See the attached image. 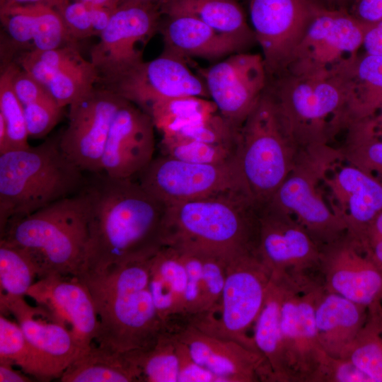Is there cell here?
<instances>
[{
  "label": "cell",
  "mask_w": 382,
  "mask_h": 382,
  "mask_svg": "<svg viewBox=\"0 0 382 382\" xmlns=\"http://www.w3.org/2000/svg\"><path fill=\"white\" fill-rule=\"evenodd\" d=\"M320 0H249L251 27L268 78L286 71L319 10Z\"/></svg>",
  "instance_id": "obj_13"
},
{
  "label": "cell",
  "mask_w": 382,
  "mask_h": 382,
  "mask_svg": "<svg viewBox=\"0 0 382 382\" xmlns=\"http://www.w3.org/2000/svg\"><path fill=\"white\" fill-rule=\"evenodd\" d=\"M127 100L104 86L95 87L71 103L59 146L83 172L103 171L102 158L112 120Z\"/></svg>",
  "instance_id": "obj_15"
},
{
  "label": "cell",
  "mask_w": 382,
  "mask_h": 382,
  "mask_svg": "<svg viewBox=\"0 0 382 382\" xmlns=\"http://www.w3.org/2000/svg\"><path fill=\"white\" fill-rule=\"evenodd\" d=\"M124 355L137 382H178V358L175 340L170 332L163 333L148 349Z\"/></svg>",
  "instance_id": "obj_36"
},
{
  "label": "cell",
  "mask_w": 382,
  "mask_h": 382,
  "mask_svg": "<svg viewBox=\"0 0 382 382\" xmlns=\"http://www.w3.org/2000/svg\"><path fill=\"white\" fill-rule=\"evenodd\" d=\"M88 199V239L76 275L151 257L162 246L166 205L132 178L96 176Z\"/></svg>",
  "instance_id": "obj_1"
},
{
  "label": "cell",
  "mask_w": 382,
  "mask_h": 382,
  "mask_svg": "<svg viewBox=\"0 0 382 382\" xmlns=\"http://www.w3.org/2000/svg\"><path fill=\"white\" fill-rule=\"evenodd\" d=\"M347 10L357 19L366 23L382 21V0H353Z\"/></svg>",
  "instance_id": "obj_50"
},
{
  "label": "cell",
  "mask_w": 382,
  "mask_h": 382,
  "mask_svg": "<svg viewBox=\"0 0 382 382\" xmlns=\"http://www.w3.org/2000/svg\"><path fill=\"white\" fill-rule=\"evenodd\" d=\"M362 47L366 53L382 56V21L371 25L365 35Z\"/></svg>",
  "instance_id": "obj_51"
},
{
  "label": "cell",
  "mask_w": 382,
  "mask_h": 382,
  "mask_svg": "<svg viewBox=\"0 0 382 382\" xmlns=\"http://www.w3.org/2000/svg\"><path fill=\"white\" fill-rule=\"evenodd\" d=\"M57 0H1V5L28 4L35 3H47L54 5Z\"/></svg>",
  "instance_id": "obj_55"
},
{
  "label": "cell",
  "mask_w": 382,
  "mask_h": 382,
  "mask_svg": "<svg viewBox=\"0 0 382 382\" xmlns=\"http://www.w3.org/2000/svg\"><path fill=\"white\" fill-rule=\"evenodd\" d=\"M7 152V132L3 117L0 115V155Z\"/></svg>",
  "instance_id": "obj_54"
},
{
  "label": "cell",
  "mask_w": 382,
  "mask_h": 382,
  "mask_svg": "<svg viewBox=\"0 0 382 382\" xmlns=\"http://www.w3.org/2000/svg\"><path fill=\"white\" fill-rule=\"evenodd\" d=\"M280 326L291 382H313L327 354L318 336L315 304L323 288L320 274L281 272Z\"/></svg>",
  "instance_id": "obj_10"
},
{
  "label": "cell",
  "mask_w": 382,
  "mask_h": 382,
  "mask_svg": "<svg viewBox=\"0 0 382 382\" xmlns=\"http://www.w3.org/2000/svg\"><path fill=\"white\" fill-rule=\"evenodd\" d=\"M62 108L49 93L23 106L29 137H45L62 117Z\"/></svg>",
  "instance_id": "obj_46"
},
{
  "label": "cell",
  "mask_w": 382,
  "mask_h": 382,
  "mask_svg": "<svg viewBox=\"0 0 382 382\" xmlns=\"http://www.w3.org/2000/svg\"><path fill=\"white\" fill-rule=\"evenodd\" d=\"M16 63L42 84L62 108L78 100L100 82L96 67L81 55L76 44L26 50Z\"/></svg>",
  "instance_id": "obj_20"
},
{
  "label": "cell",
  "mask_w": 382,
  "mask_h": 382,
  "mask_svg": "<svg viewBox=\"0 0 382 382\" xmlns=\"http://www.w3.org/2000/svg\"><path fill=\"white\" fill-rule=\"evenodd\" d=\"M174 248L181 255L187 274L185 313L188 325L202 312L203 299L202 259L199 253L196 250Z\"/></svg>",
  "instance_id": "obj_44"
},
{
  "label": "cell",
  "mask_w": 382,
  "mask_h": 382,
  "mask_svg": "<svg viewBox=\"0 0 382 382\" xmlns=\"http://www.w3.org/2000/svg\"><path fill=\"white\" fill-rule=\"evenodd\" d=\"M339 161L338 149L330 145L300 151L293 169L266 204L292 215L320 248L347 232L318 187Z\"/></svg>",
  "instance_id": "obj_8"
},
{
  "label": "cell",
  "mask_w": 382,
  "mask_h": 382,
  "mask_svg": "<svg viewBox=\"0 0 382 382\" xmlns=\"http://www.w3.org/2000/svg\"><path fill=\"white\" fill-rule=\"evenodd\" d=\"M299 151L285 134L265 90L238 132L235 159L243 183L260 207L293 169Z\"/></svg>",
  "instance_id": "obj_7"
},
{
  "label": "cell",
  "mask_w": 382,
  "mask_h": 382,
  "mask_svg": "<svg viewBox=\"0 0 382 382\" xmlns=\"http://www.w3.org/2000/svg\"><path fill=\"white\" fill-rule=\"evenodd\" d=\"M163 0H122V4L126 2L144 4H153L160 7L161 2Z\"/></svg>",
  "instance_id": "obj_57"
},
{
  "label": "cell",
  "mask_w": 382,
  "mask_h": 382,
  "mask_svg": "<svg viewBox=\"0 0 382 382\" xmlns=\"http://www.w3.org/2000/svg\"><path fill=\"white\" fill-rule=\"evenodd\" d=\"M26 296L67 330L80 355L91 348L98 331V318L88 288L77 277L52 274L37 279Z\"/></svg>",
  "instance_id": "obj_21"
},
{
  "label": "cell",
  "mask_w": 382,
  "mask_h": 382,
  "mask_svg": "<svg viewBox=\"0 0 382 382\" xmlns=\"http://www.w3.org/2000/svg\"><path fill=\"white\" fill-rule=\"evenodd\" d=\"M160 10L167 16L194 17L250 47L257 43L253 30L237 0H163Z\"/></svg>",
  "instance_id": "obj_32"
},
{
  "label": "cell",
  "mask_w": 382,
  "mask_h": 382,
  "mask_svg": "<svg viewBox=\"0 0 382 382\" xmlns=\"http://www.w3.org/2000/svg\"><path fill=\"white\" fill-rule=\"evenodd\" d=\"M320 1H321L324 4H328L330 2V0H320Z\"/></svg>",
  "instance_id": "obj_59"
},
{
  "label": "cell",
  "mask_w": 382,
  "mask_h": 382,
  "mask_svg": "<svg viewBox=\"0 0 382 382\" xmlns=\"http://www.w3.org/2000/svg\"><path fill=\"white\" fill-rule=\"evenodd\" d=\"M345 358L371 382H382V303L368 308L366 321Z\"/></svg>",
  "instance_id": "obj_38"
},
{
  "label": "cell",
  "mask_w": 382,
  "mask_h": 382,
  "mask_svg": "<svg viewBox=\"0 0 382 382\" xmlns=\"http://www.w3.org/2000/svg\"><path fill=\"white\" fill-rule=\"evenodd\" d=\"M163 155L196 163H219L235 157L236 149L226 145L209 144L173 134L162 135Z\"/></svg>",
  "instance_id": "obj_42"
},
{
  "label": "cell",
  "mask_w": 382,
  "mask_h": 382,
  "mask_svg": "<svg viewBox=\"0 0 382 382\" xmlns=\"http://www.w3.org/2000/svg\"><path fill=\"white\" fill-rule=\"evenodd\" d=\"M256 254L272 272H319V245L292 215L270 204L260 209Z\"/></svg>",
  "instance_id": "obj_18"
},
{
  "label": "cell",
  "mask_w": 382,
  "mask_h": 382,
  "mask_svg": "<svg viewBox=\"0 0 382 382\" xmlns=\"http://www.w3.org/2000/svg\"><path fill=\"white\" fill-rule=\"evenodd\" d=\"M345 90V127L373 117L382 106V56L355 53L332 69Z\"/></svg>",
  "instance_id": "obj_28"
},
{
  "label": "cell",
  "mask_w": 382,
  "mask_h": 382,
  "mask_svg": "<svg viewBox=\"0 0 382 382\" xmlns=\"http://www.w3.org/2000/svg\"><path fill=\"white\" fill-rule=\"evenodd\" d=\"M187 347L193 359L220 382L265 381V360L240 343L185 325L173 333Z\"/></svg>",
  "instance_id": "obj_23"
},
{
  "label": "cell",
  "mask_w": 382,
  "mask_h": 382,
  "mask_svg": "<svg viewBox=\"0 0 382 382\" xmlns=\"http://www.w3.org/2000/svg\"><path fill=\"white\" fill-rule=\"evenodd\" d=\"M272 273L255 253L232 259L218 308L187 325L259 352L249 332L263 306Z\"/></svg>",
  "instance_id": "obj_9"
},
{
  "label": "cell",
  "mask_w": 382,
  "mask_h": 382,
  "mask_svg": "<svg viewBox=\"0 0 382 382\" xmlns=\"http://www.w3.org/2000/svg\"><path fill=\"white\" fill-rule=\"evenodd\" d=\"M1 311L16 319L31 345L59 378L81 352L67 330L44 307L31 306L24 296L0 294Z\"/></svg>",
  "instance_id": "obj_25"
},
{
  "label": "cell",
  "mask_w": 382,
  "mask_h": 382,
  "mask_svg": "<svg viewBox=\"0 0 382 382\" xmlns=\"http://www.w3.org/2000/svg\"><path fill=\"white\" fill-rule=\"evenodd\" d=\"M367 313V307L328 291L323 286L315 304V322L325 352L332 357L345 358Z\"/></svg>",
  "instance_id": "obj_30"
},
{
  "label": "cell",
  "mask_w": 382,
  "mask_h": 382,
  "mask_svg": "<svg viewBox=\"0 0 382 382\" xmlns=\"http://www.w3.org/2000/svg\"><path fill=\"white\" fill-rule=\"evenodd\" d=\"M338 148L341 161L355 166L382 181V137L374 116L351 122Z\"/></svg>",
  "instance_id": "obj_34"
},
{
  "label": "cell",
  "mask_w": 382,
  "mask_h": 382,
  "mask_svg": "<svg viewBox=\"0 0 382 382\" xmlns=\"http://www.w3.org/2000/svg\"><path fill=\"white\" fill-rule=\"evenodd\" d=\"M105 87L146 112L156 103L180 96L209 98L204 80L194 74L183 58L163 51L142 62Z\"/></svg>",
  "instance_id": "obj_17"
},
{
  "label": "cell",
  "mask_w": 382,
  "mask_h": 382,
  "mask_svg": "<svg viewBox=\"0 0 382 382\" xmlns=\"http://www.w3.org/2000/svg\"><path fill=\"white\" fill-rule=\"evenodd\" d=\"M238 132L216 112L174 134L209 144L226 145L236 149Z\"/></svg>",
  "instance_id": "obj_45"
},
{
  "label": "cell",
  "mask_w": 382,
  "mask_h": 382,
  "mask_svg": "<svg viewBox=\"0 0 382 382\" xmlns=\"http://www.w3.org/2000/svg\"><path fill=\"white\" fill-rule=\"evenodd\" d=\"M53 6L60 14L68 35L74 44L85 38L99 36L114 11L76 0H57Z\"/></svg>",
  "instance_id": "obj_40"
},
{
  "label": "cell",
  "mask_w": 382,
  "mask_h": 382,
  "mask_svg": "<svg viewBox=\"0 0 382 382\" xmlns=\"http://www.w3.org/2000/svg\"><path fill=\"white\" fill-rule=\"evenodd\" d=\"M260 209L243 190L168 205L163 245L209 252L228 261L256 254Z\"/></svg>",
  "instance_id": "obj_3"
},
{
  "label": "cell",
  "mask_w": 382,
  "mask_h": 382,
  "mask_svg": "<svg viewBox=\"0 0 382 382\" xmlns=\"http://www.w3.org/2000/svg\"><path fill=\"white\" fill-rule=\"evenodd\" d=\"M138 175L140 185L166 206L231 191L248 193L235 157L219 163H196L163 155Z\"/></svg>",
  "instance_id": "obj_11"
},
{
  "label": "cell",
  "mask_w": 382,
  "mask_h": 382,
  "mask_svg": "<svg viewBox=\"0 0 382 382\" xmlns=\"http://www.w3.org/2000/svg\"><path fill=\"white\" fill-rule=\"evenodd\" d=\"M151 258L75 276L88 288L97 314L92 345L125 354L152 347L168 332L149 288Z\"/></svg>",
  "instance_id": "obj_2"
},
{
  "label": "cell",
  "mask_w": 382,
  "mask_h": 382,
  "mask_svg": "<svg viewBox=\"0 0 382 382\" xmlns=\"http://www.w3.org/2000/svg\"><path fill=\"white\" fill-rule=\"evenodd\" d=\"M200 73L218 112L239 130L267 84L262 54L235 53Z\"/></svg>",
  "instance_id": "obj_16"
},
{
  "label": "cell",
  "mask_w": 382,
  "mask_h": 382,
  "mask_svg": "<svg viewBox=\"0 0 382 382\" xmlns=\"http://www.w3.org/2000/svg\"><path fill=\"white\" fill-rule=\"evenodd\" d=\"M282 291V274L272 272L253 328L255 345L265 360L266 381L291 382L280 326Z\"/></svg>",
  "instance_id": "obj_31"
},
{
  "label": "cell",
  "mask_w": 382,
  "mask_h": 382,
  "mask_svg": "<svg viewBox=\"0 0 382 382\" xmlns=\"http://www.w3.org/2000/svg\"><path fill=\"white\" fill-rule=\"evenodd\" d=\"M372 24L360 21L346 8L323 6L296 50L286 71L299 76L329 73L343 59L358 52Z\"/></svg>",
  "instance_id": "obj_14"
},
{
  "label": "cell",
  "mask_w": 382,
  "mask_h": 382,
  "mask_svg": "<svg viewBox=\"0 0 382 382\" xmlns=\"http://www.w3.org/2000/svg\"><path fill=\"white\" fill-rule=\"evenodd\" d=\"M376 129L380 137H382V106L374 115Z\"/></svg>",
  "instance_id": "obj_56"
},
{
  "label": "cell",
  "mask_w": 382,
  "mask_h": 382,
  "mask_svg": "<svg viewBox=\"0 0 382 382\" xmlns=\"http://www.w3.org/2000/svg\"><path fill=\"white\" fill-rule=\"evenodd\" d=\"M313 382H371V379L346 358L327 354Z\"/></svg>",
  "instance_id": "obj_47"
},
{
  "label": "cell",
  "mask_w": 382,
  "mask_h": 382,
  "mask_svg": "<svg viewBox=\"0 0 382 382\" xmlns=\"http://www.w3.org/2000/svg\"><path fill=\"white\" fill-rule=\"evenodd\" d=\"M355 241L361 249L382 270V212Z\"/></svg>",
  "instance_id": "obj_49"
},
{
  "label": "cell",
  "mask_w": 382,
  "mask_h": 382,
  "mask_svg": "<svg viewBox=\"0 0 382 382\" xmlns=\"http://www.w3.org/2000/svg\"><path fill=\"white\" fill-rule=\"evenodd\" d=\"M186 284V270L179 251L173 246H162L150 260L149 288L168 332L173 333L187 325Z\"/></svg>",
  "instance_id": "obj_29"
},
{
  "label": "cell",
  "mask_w": 382,
  "mask_h": 382,
  "mask_svg": "<svg viewBox=\"0 0 382 382\" xmlns=\"http://www.w3.org/2000/svg\"><path fill=\"white\" fill-rule=\"evenodd\" d=\"M332 169L323 180L333 202L330 205L357 240L382 212V181L348 163Z\"/></svg>",
  "instance_id": "obj_24"
},
{
  "label": "cell",
  "mask_w": 382,
  "mask_h": 382,
  "mask_svg": "<svg viewBox=\"0 0 382 382\" xmlns=\"http://www.w3.org/2000/svg\"><path fill=\"white\" fill-rule=\"evenodd\" d=\"M218 112L211 100L198 96H180L158 101L149 110L154 127L168 135L197 123Z\"/></svg>",
  "instance_id": "obj_35"
},
{
  "label": "cell",
  "mask_w": 382,
  "mask_h": 382,
  "mask_svg": "<svg viewBox=\"0 0 382 382\" xmlns=\"http://www.w3.org/2000/svg\"><path fill=\"white\" fill-rule=\"evenodd\" d=\"M88 199L83 189L24 217L8 223L1 241L23 250L37 270L49 275L74 276L88 239Z\"/></svg>",
  "instance_id": "obj_5"
},
{
  "label": "cell",
  "mask_w": 382,
  "mask_h": 382,
  "mask_svg": "<svg viewBox=\"0 0 382 382\" xmlns=\"http://www.w3.org/2000/svg\"><path fill=\"white\" fill-rule=\"evenodd\" d=\"M59 379L61 382H137L124 354L110 353L95 345L71 362Z\"/></svg>",
  "instance_id": "obj_33"
},
{
  "label": "cell",
  "mask_w": 382,
  "mask_h": 382,
  "mask_svg": "<svg viewBox=\"0 0 382 382\" xmlns=\"http://www.w3.org/2000/svg\"><path fill=\"white\" fill-rule=\"evenodd\" d=\"M155 128L151 116L127 100L116 113L102 158L103 171L114 178H132L154 158Z\"/></svg>",
  "instance_id": "obj_22"
},
{
  "label": "cell",
  "mask_w": 382,
  "mask_h": 382,
  "mask_svg": "<svg viewBox=\"0 0 382 382\" xmlns=\"http://www.w3.org/2000/svg\"><path fill=\"white\" fill-rule=\"evenodd\" d=\"M83 171L64 154L59 136L0 155V233L8 222L81 191Z\"/></svg>",
  "instance_id": "obj_4"
},
{
  "label": "cell",
  "mask_w": 382,
  "mask_h": 382,
  "mask_svg": "<svg viewBox=\"0 0 382 382\" xmlns=\"http://www.w3.org/2000/svg\"><path fill=\"white\" fill-rule=\"evenodd\" d=\"M353 0H334L333 8H347Z\"/></svg>",
  "instance_id": "obj_58"
},
{
  "label": "cell",
  "mask_w": 382,
  "mask_h": 382,
  "mask_svg": "<svg viewBox=\"0 0 382 382\" xmlns=\"http://www.w3.org/2000/svg\"><path fill=\"white\" fill-rule=\"evenodd\" d=\"M1 21L11 42L31 50H51L74 44L62 17L47 3L1 5Z\"/></svg>",
  "instance_id": "obj_26"
},
{
  "label": "cell",
  "mask_w": 382,
  "mask_h": 382,
  "mask_svg": "<svg viewBox=\"0 0 382 382\" xmlns=\"http://www.w3.org/2000/svg\"><path fill=\"white\" fill-rule=\"evenodd\" d=\"M319 271L325 290L367 308L382 303V270L347 232L320 248Z\"/></svg>",
  "instance_id": "obj_19"
},
{
  "label": "cell",
  "mask_w": 382,
  "mask_h": 382,
  "mask_svg": "<svg viewBox=\"0 0 382 382\" xmlns=\"http://www.w3.org/2000/svg\"><path fill=\"white\" fill-rule=\"evenodd\" d=\"M88 5L115 11L122 4V0H76Z\"/></svg>",
  "instance_id": "obj_53"
},
{
  "label": "cell",
  "mask_w": 382,
  "mask_h": 382,
  "mask_svg": "<svg viewBox=\"0 0 382 382\" xmlns=\"http://www.w3.org/2000/svg\"><path fill=\"white\" fill-rule=\"evenodd\" d=\"M196 250L200 254L202 265V308L201 313L190 323L212 313L218 308L225 285L226 267L229 262L216 254Z\"/></svg>",
  "instance_id": "obj_43"
},
{
  "label": "cell",
  "mask_w": 382,
  "mask_h": 382,
  "mask_svg": "<svg viewBox=\"0 0 382 382\" xmlns=\"http://www.w3.org/2000/svg\"><path fill=\"white\" fill-rule=\"evenodd\" d=\"M36 279L37 270L30 256L0 240V294L25 296Z\"/></svg>",
  "instance_id": "obj_39"
},
{
  "label": "cell",
  "mask_w": 382,
  "mask_h": 382,
  "mask_svg": "<svg viewBox=\"0 0 382 382\" xmlns=\"http://www.w3.org/2000/svg\"><path fill=\"white\" fill-rule=\"evenodd\" d=\"M285 134L299 151L330 142L345 130V90L332 71L318 76L284 71L265 88Z\"/></svg>",
  "instance_id": "obj_6"
},
{
  "label": "cell",
  "mask_w": 382,
  "mask_h": 382,
  "mask_svg": "<svg viewBox=\"0 0 382 382\" xmlns=\"http://www.w3.org/2000/svg\"><path fill=\"white\" fill-rule=\"evenodd\" d=\"M161 13L158 6L132 2L113 11L90 52L89 59L105 86L144 62L143 45L158 31Z\"/></svg>",
  "instance_id": "obj_12"
},
{
  "label": "cell",
  "mask_w": 382,
  "mask_h": 382,
  "mask_svg": "<svg viewBox=\"0 0 382 382\" xmlns=\"http://www.w3.org/2000/svg\"><path fill=\"white\" fill-rule=\"evenodd\" d=\"M158 31L165 45L163 51L183 59L195 57L214 60L243 52L250 47L188 16H167L164 22H161Z\"/></svg>",
  "instance_id": "obj_27"
},
{
  "label": "cell",
  "mask_w": 382,
  "mask_h": 382,
  "mask_svg": "<svg viewBox=\"0 0 382 382\" xmlns=\"http://www.w3.org/2000/svg\"><path fill=\"white\" fill-rule=\"evenodd\" d=\"M0 361L19 366L42 381L57 378L46 360L31 345L17 323L0 316Z\"/></svg>",
  "instance_id": "obj_37"
},
{
  "label": "cell",
  "mask_w": 382,
  "mask_h": 382,
  "mask_svg": "<svg viewBox=\"0 0 382 382\" xmlns=\"http://www.w3.org/2000/svg\"><path fill=\"white\" fill-rule=\"evenodd\" d=\"M173 336L178 358V382H220L216 376L193 359L185 344Z\"/></svg>",
  "instance_id": "obj_48"
},
{
  "label": "cell",
  "mask_w": 382,
  "mask_h": 382,
  "mask_svg": "<svg viewBox=\"0 0 382 382\" xmlns=\"http://www.w3.org/2000/svg\"><path fill=\"white\" fill-rule=\"evenodd\" d=\"M14 67L15 63L9 62L0 76V115L6 127L7 152L30 146L23 106L13 90Z\"/></svg>",
  "instance_id": "obj_41"
},
{
  "label": "cell",
  "mask_w": 382,
  "mask_h": 382,
  "mask_svg": "<svg viewBox=\"0 0 382 382\" xmlns=\"http://www.w3.org/2000/svg\"><path fill=\"white\" fill-rule=\"evenodd\" d=\"M12 364L0 361V381L1 382H30L32 379L13 368Z\"/></svg>",
  "instance_id": "obj_52"
}]
</instances>
